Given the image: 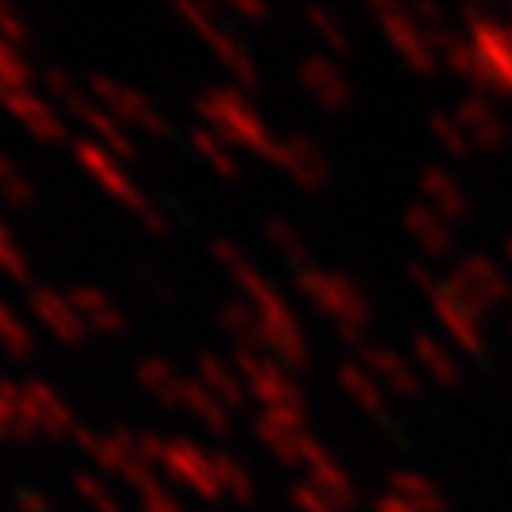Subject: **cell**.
<instances>
[{
    "label": "cell",
    "instance_id": "cell-1",
    "mask_svg": "<svg viewBox=\"0 0 512 512\" xmlns=\"http://www.w3.org/2000/svg\"><path fill=\"white\" fill-rule=\"evenodd\" d=\"M296 288L320 317L331 320V328L342 342H349L352 349L367 345V328L374 324L377 310L360 281L349 278V274L310 267V271L296 274Z\"/></svg>",
    "mask_w": 512,
    "mask_h": 512
},
{
    "label": "cell",
    "instance_id": "cell-2",
    "mask_svg": "<svg viewBox=\"0 0 512 512\" xmlns=\"http://www.w3.org/2000/svg\"><path fill=\"white\" fill-rule=\"evenodd\" d=\"M200 114L207 118L210 132L221 136L228 146H235V150H253L264 160H274V153H278L281 139L274 136L271 128H267V121L249 107V100L239 89H232V86L207 89V93L200 96Z\"/></svg>",
    "mask_w": 512,
    "mask_h": 512
},
{
    "label": "cell",
    "instance_id": "cell-3",
    "mask_svg": "<svg viewBox=\"0 0 512 512\" xmlns=\"http://www.w3.org/2000/svg\"><path fill=\"white\" fill-rule=\"evenodd\" d=\"M445 285L470 306L473 313L488 320L495 310L512 303V278L505 274V267L498 260H491L488 253H470L463 256L452 274L445 278Z\"/></svg>",
    "mask_w": 512,
    "mask_h": 512
},
{
    "label": "cell",
    "instance_id": "cell-4",
    "mask_svg": "<svg viewBox=\"0 0 512 512\" xmlns=\"http://www.w3.org/2000/svg\"><path fill=\"white\" fill-rule=\"evenodd\" d=\"M235 370L246 381V392L256 402H264V409H299L306 413V395L296 384L292 370L281 367L271 352L260 349H235Z\"/></svg>",
    "mask_w": 512,
    "mask_h": 512
},
{
    "label": "cell",
    "instance_id": "cell-5",
    "mask_svg": "<svg viewBox=\"0 0 512 512\" xmlns=\"http://www.w3.org/2000/svg\"><path fill=\"white\" fill-rule=\"evenodd\" d=\"M370 15H374L377 29L384 32V40L392 43V50L399 54V61L406 64L413 75H438L441 61L434 54L431 40H427V29L413 18L409 8L399 4H370Z\"/></svg>",
    "mask_w": 512,
    "mask_h": 512
},
{
    "label": "cell",
    "instance_id": "cell-6",
    "mask_svg": "<svg viewBox=\"0 0 512 512\" xmlns=\"http://www.w3.org/2000/svg\"><path fill=\"white\" fill-rule=\"evenodd\" d=\"M256 434L288 466H306V459L320 448V441L306 424V413L299 409H264L256 416Z\"/></svg>",
    "mask_w": 512,
    "mask_h": 512
},
{
    "label": "cell",
    "instance_id": "cell-7",
    "mask_svg": "<svg viewBox=\"0 0 512 512\" xmlns=\"http://www.w3.org/2000/svg\"><path fill=\"white\" fill-rule=\"evenodd\" d=\"M431 310H434V320H438L445 335L466 352L473 360H484L488 356V338H484V317L473 313L463 299L452 292L448 285H441L438 292L431 296Z\"/></svg>",
    "mask_w": 512,
    "mask_h": 512
},
{
    "label": "cell",
    "instance_id": "cell-8",
    "mask_svg": "<svg viewBox=\"0 0 512 512\" xmlns=\"http://www.w3.org/2000/svg\"><path fill=\"white\" fill-rule=\"evenodd\" d=\"M89 93H93L96 100L121 121V125H139L143 132H153V136H164V132H168V121H164V114L153 107L150 96L125 86V82H111V79H100V75H96Z\"/></svg>",
    "mask_w": 512,
    "mask_h": 512
},
{
    "label": "cell",
    "instance_id": "cell-9",
    "mask_svg": "<svg viewBox=\"0 0 512 512\" xmlns=\"http://www.w3.org/2000/svg\"><path fill=\"white\" fill-rule=\"evenodd\" d=\"M299 86L306 89L313 104L324 107L328 114H342L345 107H352V96H356L349 75L324 54L303 57V64H299Z\"/></svg>",
    "mask_w": 512,
    "mask_h": 512
},
{
    "label": "cell",
    "instance_id": "cell-10",
    "mask_svg": "<svg viewBox=\"0 0 512 512\" xmlns=\"http://www.w3.org/2000/svg\"><path fill=\"white\" fill-rule=\"evenodd\" d=\"M164 470L192 488L196 495L203 498H221V480H217V463L214 456H207L203 448H196L192 441L185 438H175L164 445Z\"/></svg>",
    "mask_w": 512,
    "mask_h": 512
},
{
    "label": "cell",
    "instance_id": "cell-11",
    "mask_svg": "<svg viewBox=\"0 0 512 512\" xmlns=\"http://www.w3.org/2000/svg\"><path fill=\"white\" fill-rule=\"evenodd\" d=\"M356 352H360L363 367L381 381V388L395 392L399 399H420V395H424V374H420V367L409 363L402 352L388 349V345H377V342L360 345Z\"/></svg>",
    "mask_w": 512,
    "mask_h": 512
},
{
    "label": "cell",
    "instance_id": "cell-12",
    "mask_svg": "<svg viewBox=\"0 0 512 512\" xmlns=\"http://www.w3.org/2000/svg\"><path fill=\"white\" fill-rule=\"evenodd\" d=\"M456 121L463 125L473 150L502 153L505 146H509V125H505V118L498 114V107L491 104L488 96L466 93L456 104Z\"/></svg>",
    "mask_w": 512,
    "mask_h": 512
},
{
    "label": "cell",
    "instance_id": "cell-13",
    "mask_svg": "<svg viewBox=\"0 0 512 512\" xmlns=\"http://www.w3.org/2000/svg\"><path fill=\"white\" fill-rule=\"evenodd\" d=\"M75 153H79V160L89 168V175H93L96 182L104 185V189L111 192V196L125 200L128 207H136L139 214H143L146 221H150L153 232H160L157 210H153L150 203H146V196H139V189L132 182H128V175H121V168L114 164V153L111 150H104L100 143H93V139H89V143H79V150H75Z\"/></svg>",
    "mask_w": 512,
    "mask_h": 512
},
{
    "label": "cell",
    "instance_id": "cell-14",
    "mask_svg": "<svg viewBox=\"0 0 512 512\" xmlns=\"http://www.w3.org/2000/svg\"><path fill=\"white\" fill-rule=\"evenodd\" d=\"M271 164L285 171L296 185H303V189H324L331 178V164L324 157V150L310 136H299V132L281 139Z\"/></svg>",
    "mask_w": 512,
    "mask_h": 512
},
{
    "label": "cell",
    "instance_id": "cell-15",
    "mask_svg": "<svg viewBox=\"0 0 512 512\" xmlns=\"http://www.w3.org/2000/svg\"><path fill=\"white\" fill-rule=\"evenodd\" d=\"M402 228H406V235L416 242V249H420L427 260H445V256H452L459 246L452 221H445V217L434 207H427L424 200L409 203V207L402 210Z\"/></svg>",
    "mask_w": 512,
    "mask_h": 512
},
{
    "label": "cell",
    "instance_id": "cell-16",
    "mask_svg": "<svg viewBox=\"0 0 512 512\" xmlns=\"http://www.w3.org/2000/svg\"><path fill=\"white\" fill-rule=\"evenodd\" d=\"M32 313L40 317V324L47 331H54L64 345H79L89 335V328L82 324L79 310H75L72 296H64L57 288H32Z\"/></svg>",
    "mask_w": 512,
    "mask_h": 512
},
{
    "label": "cell",
    "instance_id": "cell-17",
    "mask_svg": "<svg viewBox=\"0 0 512 512\" xmlns=\"http://www.w3.org/2000/svg\"><path fill=\"white\" fill-rule=\"evenodd\" d=\"M420 196H424L427 207L438 210L445 221H466L470 217V192L463 189V182H459L452 171L438 168V164H431V168L420 171Z\"/></svg>",
    "mask_w": 512,
    "mask_h": 512
},
{
    "label": "cell",
    "instance_id": "cell-18",
    "mask_svg": "<svg viewBox=\"0 0 512 512\" xmlns=\"http://www.w3.org/2000/svg\"><path fill=\"white\" fill-rule=\"evenodd\" d=\"M306 480H310L313 488H317L324 498H331V502H335L342 512L356 509V502H360L356 480H352L349 473H345V466L338 463V459L331 456V452L324 445H320L317 452H313V456L306 459Z\"/></svg>",
    "mask_w": 512,
    "mask_h": 512
},
{
    "label": "cell",
    "instance_id": "cell-19",
    "mask_svg": "<svg viewBox=\"0 0 512 512\" xmlns=\"http://www.w3.org/2000/svg\"><path fill=\"white\" fill-rule=\"evenodd\" d=\"M338 384H342V392L349 395L356 406L363 409L367 416H374L377 424H381V431L388 424H392V409H388V395H384L381 381H377L374 374H370L367 367H363L360 360H345L338 363Z\"/></svg>",
    "mask_w": 512,
    "mask_h": 512
},
{
    "label": "cell",
    "instance_id": "cell-20",
    "mask_svg": "<svg viewBox=\"0 0 512 512\" xmlns=\"http://www.w3.org/2000/svg\"><path fill=\"white\" fill-rule=\"evenodd\" d=\"M0 104L8 107V111L29 128V136H36L40 143H57V139L64 136V125H61V118H57V111L47 100H40V96L32 93V89H25V93H4Z\"/></svg>",
    "mask_w": 512,
    "mask_h": 512
},
{
    "label": "cell",
    "instance_id": "cell-21",
    "mask_svg": "<svg viewBox=\"0 0 512 512\" xmlns=\"http://www.w3.org/2000/svg\"><path fill=\"white\" fill-rule=\"evenodd\" d=\"M25 392V406H29V416H32V427L36 431H47V434H68L75 427V416L68 409V402L47 388L43 381H29L22 384Z\"/></svg>",
    "mask_w": 512,
    "mask_h": 512
},
{
    "label": "cell",
    "instance_id": "cell-22",
    "mask_svg": "<svg viewBox=\"0 0 512 512\" xmlns=\"http://www.w3.org/2000/svg\"><path fill=\"white\" fill-rule=\"evenodd\" d=\"M203 40H207V47L214 50V57L221 61L224 72L239 82V89H256V86H260V68H256V61L249 57V50L242 47L239 36H232L228 29L214 25Z\"/></svg>",
    "mask_w": 512,
    "mask_h": 512
},
{
    "label": "cell",
    "instance_id": "cell-23",
    "mask_svg": "<svg viewBox=\"0 0 512 512\" xmlns=\"http://www.w3.org/2000/svg\"><path fill=\"white\" fill-rule=\"evenodd\" d=\"M388 495H395L399 502H406L416 512H452V502L445 498V491L434 480H427L424 473H413V470L388 473Z\"/></svg>",
    "mask_w": 512,
    "mask_h": 512
},
{
    "label": "cell",
    "instance_id": "cell-24",
    "mask_svg": "<svg viewBox=\"0 0 512 512\" xmlns=\"http://www.w3.org/2000/svg\"><path fill=\"white\" fill-rule=\"evenodd\" d=\"M68 296H72L75 310H79L82 324H86L89 331L111 335V331H121V328H125V317H121V310L114 306V299L107 296V292H100V288L79 285V288H72Z\"/></svg>",
    "mask_w": 512,
    "mask_h": 512
},
{
    "label": "cell",
    "instance_id": "cell-25",
    "mask_svg": "<svg viewBox=\"0 0 512 512\" xmlns=\"http://www.w3.org/2000/svg\"><path fill=\"white\" fill-rule=\"evenodd\" d=\"M413 356H416V367H420V374H427L434 384H441V388H452V384H459V363L456 356L445 349V342H438L434 335H427V331H413Z\"/></svg>",
    "mask_w": 512,
    "mask_h": 512
},
{
    "label": "cell",
    "instance_id": "cell-26",
    "mask_svg": "<svg viewBox=\"0 0 512 512\" xmlns=\"http://www.w3.org/2000/svg\"><path fill=\"white\" fill-rule=\"evenodd\" d=\"M200 384H207L228 409H239L249 395L239 370L228 360H221V356H214V352H203L200 356Z\"/></svg>",
    "mask_w": 512,
    "mask_h": 512
},
{
    "label": "cell",
    "instance_id": "cell-27",
    "mask_svg": "<svg viewBox=\"0 0 512 512\" xmlns=\"http://www.w3.org/2000/svg\"><path fill=\"white\" fill-rule=\"evenodd\" d=\"M217 320H221V328L228 331V338L235 342V349H264V328H260V313L253 310V303H246V299H235V303H224L221 313H217Z\"/></svg>",
    "mask_w": 512,
    "mask_h": 512
},
{
    "label": "cell",
    "instance_id": "cell-28",
    "mask_svg": "<svg viewBox=\"0 0 512 512\" xmlns=\"http://www.w3.org/2000/svg\"><path fill=\"white\" fill-rule=\"evenodd\" d=\"M139 384L164 406H182L185 402V377L178 374L171 363H164L160 356H150V360L139 363Z\"/></svg>",
    "mask_w": 512,
    "mask_h": 512
},
{
    "label": "cell",
    "instance_id": "cell-29",
    "mask_svg": "<svg viewBox=\"0 0 512 512\" xmlns=\"http://www.w3.org/2000/svg\"><path fill=\"white\" fill-rule=\"evenodd\" d=\"M185 409H189L196 420H200L207 431H214V434H228L232 431V409L224 406L221 399H217L214 392H210L207 384H200V381H189L185 384V402H182Z\"/></svg>",
    "mask_w": 512,
    "mask_h": 512
},
{
    "label": "cell",
    "instance_id": "cell-30",
    "mask_svg": "<svg viewBox=\"0 0 512 512\" xmlns=\"http://www.w3.org/2000/svg\"><path fill=\"white\" fill-rule=\"evenodd\" d=\"M264 235H267V242L274 246V253H278L281 260H285V264L292 267L296 274H303V271H310V267H317V264H313V256H310V246H306V239L288 221H281V217H267Z\"/></svg>",
    "mask_w": 512,
    "mask_h": 512
},
{
    "label": "cell",
    "instance_id": "cell-31",
    "mask_svg": "<svg viewBox=\"0 0 512 512\" xmlns=\"http://www.w3.org/2000/svg\"><path fill=\"white\" fill-rule=\"evenodd\" d=\"M32 431L36 427L25 406V392L18 384L0 381V438H29Z\"/></svg>",
    "mask_w": 512,
    "mask_h": 512
},
{
    "label": "cell",
    "instance_id": "cell-32",
    "mask_svg": "<svg viewBox=\"0 0 512 512\" xmlns=\"http://www.w3.org/2000/svg\"><path fill=\"white\" fill-rule=\"evenodd\" d=\"M427 128H431L434 143H438L441 150L448 153V157L466 160V157L473 153V143L466 139V132H463V125L456 121V114H448V111H431V114H427Z\"/></svg>",
    "mask_w": 512,
    "mask_h": 512
},
{
    "label": "cell",
    "instance_id": "cell-33",
    "mask_svg": "<svg viewBox=\"0 0 512 512\" xmlns=\"http://www.w3.org/2000/svg\"><path fill=\"white\" fill-rule=\"evenodd\" d=\"M306 22H310V32L317 36L331 54H352V36L345 29V22L328 8H310L306 11Z\"/></svg>",
    "mask_w": 512,
    "mask_h": 512
},
{
    "label": "cell",
    "instance_id": "cell-34",
    "mask_svg": "<svg viewBox=\"0 0 512 512\" xmlns=\"http://www.w3.org/2000/svg\"><path fill=\"white\" fill-rule=\"evenodd\" d=\"M192 146H196V153H200V157L207 160V164L217 171V175H224V178H235V175H239L235 146H228L221 136H214L210 128H200V132H192Z\"/></svg>",
    "mask_w": 512,
    "mask_h": 512
},
{
    "label": "cell",
    "instance_id": "cell-35",
    "mask_svg": "<svg viewBox=\"0 0 512 512\" xmlns=\"http://www.w3.org/2000/svg\"><path fill=\"white\" fill-rule=\"evenodd\" d=\"M214 463H217V480H221V495L235 498V502H253L256 484L246 466H242L239 459L224 456V452H214Z\"/></svg>",
    "mask_w": 512,
    "mask_h": 512
},
{
    "label": "cell",
    "instance_id": "cell-36",
    "mask_svg": "<svg viewBox=\"0 0 512 512\" xmlns=\"http://www.w3.org/2000/svg\"><path fill=\"white\" fill-rule=\"evenodd\" d=\"M32 89V68L15 43L0 40V96Z\"/></svg>",
    "mask_w": 512,
    "mask_h": 512
},
{
    "label": "cell",
    "instance_id": "cell-37",
    "mask_svg": "<svg viewBox=\"0 0 512 512\" xmlns=\"http://www.w3.org/2000/svg\"><path fill=\"white\" fill-rule=\"evenodd\" d=\"M0 200L11 203V207L32 203V182L11 157H0Z\"/></svg>",
    "mask_w": 512,
    "mask_h": 512
},
{
    "label": "cell",
    "instance_id": "cell-38",
    "mask_svg": "<svg viewBox=\"0 0 512 512\" xmlns=\"http://www.w3.org/2000/svg\"><path fill=\"white\" fill-rule=\"evenodd\" d=\"M75 491H79V498L93 512H121L118 495H114V488H111V484H104V480L79 473V477H75Z\"/></svg>",
    "mask_w": 512,
    "mask_h": 512
},
{
    "label": "cell",
    "instance_id": "cell-39",
    "mask_svg": "<svg viewBox=\"0 0 512 512\" xmlns=\"http://www.w3.org/2000/svg\"><path fill=\"white\" fill-rule=\"evenodd\" d=\"M0 349L11 352V356H29L32 352V335L22 320L0 303Z\"/></svg>",
    "mask_w": 512,
    "mask_h": 512
},
{
    "label": "cell",
    "instance_id": "cell-40",
    "mask_svg": "<svg viewBox=\"0 0 512 512\" xmlns=\"http://www.w3.org/2000/svg\"><path fill=\"white\" fill-rule=\"evenodd\" d=\"M0 271L8 274V278H15V281L29 278V260L22 256V249H18V242L11 239L4 224H0Z\"/></svg>",
    "mask_w": 512,
    "mask_h": 512
},
{
    "label": "cell",
    "instance_id": "cell-41",
    "mask_svg": "<svg viewBox=\"0 0 512 512\" xmlns=\"http://www.w3.org/2000/svg\"><path fill=\"white\" fill-rule=\"evenodd\" d=\"M288 498H292V505H296V512H342L331 498H324L317 488H313L310 480H299V484H292V491H288Z\"/></svg>",
    "mask_w": 512,
    "mask_h": 512
},
{
    "label": "cell",
    "instance_id": "cell-42",
    "mask_svg": "<svg viewBox=\"0 0 512 512\" xmlns=\"http://www.w3.org/2000/svg\"><path fill=\"white\" fill-rule=\"evenodd\" d=\"M139 495H143V512H182V505L171 498V491L164 488L160 480H153V484L139 488Z\"/></svg>",
    "mask_w": 512,
    "mask_h": 512
},
{
    "label": "cell",
    "instance_id": "cell-43",
    "mask_svg": "<svg viewBox=\"0 0 512 512\" xmlns=\"http://www.w3.org/2000/svg\"><path fill=\"white\" fill-rule=\"evenodd\" d=\"M406 274H409V281H413V285L420 288V292H424L427 299H431L434 292H438V288L445 285V278H438V271H434V267H427L424 260H409Z\"/></svg>",
    "mask_w": 512,
    "mask_h": 512
},
{
    "label": "cell",
    "instance_id": "cell-44",
    "mask_svg": "<svg viewBox=\"0 0 512 512\" xmlns=\"http://www.w3.org/2000/svg\"><path fill=\"white\" fill-rule=\"evenodd\" d=\"M25 36H29V32H25L22 18H18L11 8H4V4H0V40H8V43H15V47H22Z\"/></svg>",
    "mask_w": 512,
    "mask_h": 512
},
{
    "label": "cell",
    "instance_id": "cell-45",
    "mask_svg": "<svg viewBox=\"0 0 512 512\" xmlns=\"http://www.w3.org/2000/svg\"><path fill=\"white\" fill-rule=\"evenodd\" d=\"M15 505H18V512H57L40 491H18Z\"/></svg>",
    "mask_w": 512,
    "mask_h": 512
},
{
    "label": "cell",
    "instance_id": "cell-46",
    "mask_svg": "<svg viewBox=\"0 0 512 512\" xmlns=\"http://www.w3.org/2000/svg\"><path fill=\"white\" fill-rule=\"evenodd\" d=\"M232 11H235V15H242V18H253V22H260V18L271 15V11H267V4H256V0H235Z\"/></svg>",
    "mask_w": 512,
    "mask_h": 512
},
{
    "label": "cell",
    "instance_id": "cell-47",
    "mask_svg": "<svg viewBox=\"0 0 512 512\" xmlns=\"http://www.w3.org/2000/svg\"><path fill=\"white\" fill-rule=\"evenodd\" d=\"M374 512H416V509H409L406 502H399L395 495H388V491H384V495L374 498Z\"/></svg>",
    "mask_w": 512,
    "mask_h": 512
},
{
    "label": "cell",
    "instance_id": "cell-48",
    "mask_svg": "<svg viewBox=\"0 0 512 512\" xmlns=\"http://www.w3.org/2000/svg\"><path fill=\"white\" fill-rule=\"evenodd\" d=\"M502 253H505V264L512 267V235H509V239L502 242Z\"/></svg>",
    "mask_w": 512,
    "mask_h": 512
},
{
    "label": "cell",
    "instance_id": "cell-49",
    "mask_svg": "<svg viewBox=\"0 0 512 512\" xmlns=\"http://www.w3.org/2000/svg\"><path fill=\"white\" fill-rule=\"evenodd\" d=\"M509 338H512V324H509Z\"/></svg>",
    "mask_w": 512,
    "mask_h": 512
}]
</instances>
